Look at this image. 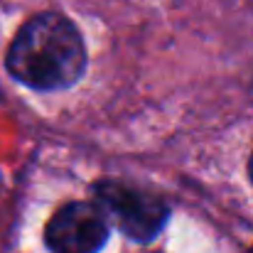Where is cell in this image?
Instances as JSON below:
<instances>
[{"instance_id": "6da1fadb", "label": "cell", "mask_w": 253, "mask_h": 253, "mask_svg": "<svg viewBox=\"0 0 253 253\" xmlns=\"http://www.w3.org/2000/svg\"><path fill=\"white\" fill-rule=\"evenodd\" d=\"M5 64L20 84L35 91H59L82 79L86 47L72 20L59 12H40L20 27Z\"/></svg>"}, {"instance_id": "7a4b0ae2", "label": "cell", "mask_w": 253, "mask_h": 253, "mask_svg": "<svg viewBox=\"0 0 253 253\" xmlns=\"http://www.w3.org/2000/svg\"><path fill=\"white\" fill-rule=\"evenodd\" d=\"M96 202L126 236L135 241H153L169 219L168 204L155 192L140 189L121 179H101L93 184Z\"/></svg>"}, {"instance_id": "3957f363", "label": "cell", "mask_w": 253, "mask_h": 253, "mask_svg": "<svg viewBox=\"0 0 253 253\" xmlns=\"http://www.w3.org/2000/svg\"><path fill=\"white\" fill-rule=\"evenodd\" d=\"M108 224L98 202H72L47 221L44 244L52 253H98L108 241Z\"/></svg>"}, {"instance_id": "277c9868", "label": "cell", "mask_w": 253, "mask_h": 253, "mask_svg": "<svg viewBox=\"0 0 253 253\" xmlns=\"http://www.w3.org/2000/svg\"><path fill=\"white\" fill-rule=\"evenodd\" d=\"M251 174H253V160H251Z\"/></svg>"}, {"instance_id": "5b68a950", "label": "cell", "mask_w": 253, "mask_h": 253, "mask_svg": "<svg viewBox=\"0 0 253 253\" xmlns=\"http://www.w3.org/2000/svg\"><path fill=\"white\" fill-rule=\"evenodd\" d=\"M251 253H253V249H251Z\"/></svg>"}]
</instances>
